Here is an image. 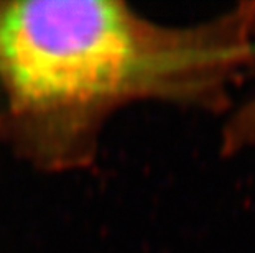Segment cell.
I'll use <instances>...</instances> for the list:
<instances>
[{
    "label": "cell",
    "mask_w": 255,
    "mask_h": 253,
    "mask_svg": "<svg viewBox=\"0 0 255 253\" xmlns=\"http://www.w3.org/2000/svg\"><path fill=\"white\" fill-rule=\"evenodd\" d=\"M252 66L255 2L191 25L121 0L0 2V145L40 173L86 171L122 109L224 112Z\"/></svg>",
    "instance_id": "obj_1"
},
{
    "label": "cell",
    "mask_w": 255,
    "mask_h": 253,
    "mask_svg": "<svg viewBox=\"0 0 255 253\" xmlns=\"http://www.w3.org/2000/svg\"><path fill=\"white\" fill-rule=\"evenodd\" d=\"M255 143V90L226 120L221 133V153L237 155Z\"/></svg>",
    "instance_id": "obj_2"
}]
</instances>
